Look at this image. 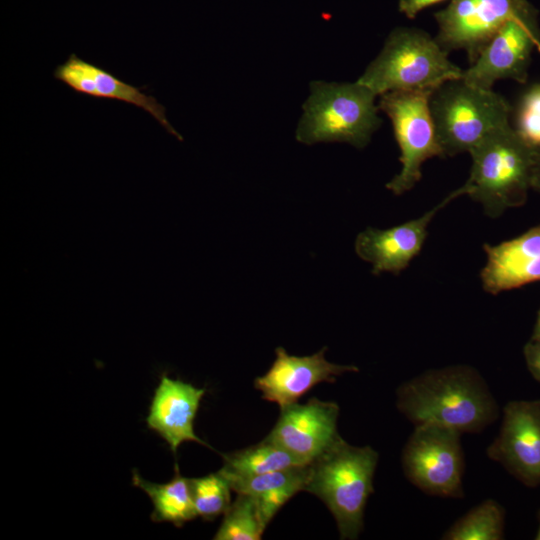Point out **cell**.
<instances>
[{
    "mask_svg": "<svg viewBox=\"0 0 540 540\" xmlns=\"http://www.w3.org/2000/svg\"><path fill=\"white\" fill-rule=\"evenodd\" d=\"M505 511L493 499H486L455 521L442 536L444 540L504 539Z\"/></svg>",
    "mask_w": 540,
    "mask_h": 540,
    "instance_id": "cell-21",
    "label": "cell"
},
{
    "mask_svg": "<svg viewBox=\"0 0 540 540\" xmlns=\"http://www.w3.org/2000/svg\"><path fill=\"white\" fill-rule=\"evenodd\" d=\"M463 195L461 186L417 218L388 229L366 228L356 237V254L372 265L373 274L389 272L398 275L420 253L436 214Z\"/></svg>",
    "mask_w": 540,
    "mask_h": 540,
    "instance_id": "cell-13",
    "label": "cell"
},
{
    "mask_svg": "<svg viewBox=\"0 0 540 540\" xmlns=\"http://www.w3.org/2000/svg\"><path fill=\"white\" fill-rule=\"evenodd\" d=\"M308 465L227 480L234 492L247 494L255 499L261 518L268 525L289 499L304 490L308 477Z\"/></svg>",
    "mask_w": 540,
    "mask_h": 540,
    "instance_id": "cell-18",
    "label": "cell"
},
{
    "mask_svg": "<svg viewBox=\"0 0 540 540\" xmlns=\"http://www.w3.org/2000/svg\"><path fill=\"white\" fill-rule=\"evenodd\" d=\"M398 410L414 425L438 424L480 433L498 419L499 406L480 372L465 364L429 369L402 383Z\"/></svg>",
    "mask_w": 540,
    "mask_h": 540,
    "instance_id": "cell-1",
    "label": "cell"
},
{
    "mask_svg": "<svg viewBox=\"0 0 540 540\" xmlns=\"http://www.w3.org/2000/svg\"><path fill=\"white\" fill-rule=\"evenodd\" d=\"M454 64L428 33L399 27L387 37L378 56L357 80L376 95L392 91H434L447 81L462 77Z\"/></svg>",
    "mask_w": 540,
    "mask_h": 540,
    "instance_id": "cell-4",
    "label": "cell"
},
{
    "mask_svg": "<svg viewBox=\"0 0 540 540\" xmlns=\"http://www.w3.org/2000/svg\"><path fill=\"white\" fill-rule=\"evenodd\" d=\"M531 188L540 193V148L536 149V157L532 172Z\"/></svg>",
    "mask_w": 540,
    "mask_h": 540,
    "instance_id": "cell-27",
    "label": "cell"
},
{
    "mask_svg": "<svg viewBox=\"0 0 540 540\" xmlns=\"http://www.w3.org/2000/svg\"><path fill=\"white\" fill-rule=\"evenodd\" d=\"M402 451L406 478L425 494L462 498L464 453L461 433L438 424L414 426Z\"/></svg>",
    "mask_w": 540,
    "mask_h": 540,
    "instance_id": "cell-8",
    "label": "cell"
},
{
    "mask_svg": "<svg viewBox=\"0 0 540 540\" xmlns=\"http://www.w3.org/2000/svg\"><path fill=\"white\" fill-rule=\"evenodd\" d=\"M469 154L470 174L462 188L487 217L498 218L527 202L536 149L511 124L486 136Z\"/></svg>",
    "mask_w": 540,
    "mask_h": 540,
    "instance_id": "cell-2",
    "label": "cell"
},
{
    "mask_svg": "<svg viewBox=\"0 0 540 540\" xmlns=\"http://www.w3.org/2000/svg\"><path fill=\"white\" fill-rule=\"evenodd\" d=\"M534 6L528 0H451L435 13V37L446 51L463 50L472 64L496 32Z\"/></svg>",
    "mask_w": 540,
    "mask_h": 540,
    "instance_id": "cell-10",
    "label": "cell"
},
{
    "mask_svg": "<svg viewBox=\"0 0 540 540\" xmlns=\"http://www.w3.org/2000/svg\"><path fill=\"white\" fill-rule=\"evenodd\" d=\"M486 261L480 271L485 292H501L540 281V223L498 244H484Z\"/></svg>",
    "mask_w": 540,
    "mask_h": 540,
    "instance_id": "cell-15",
    "label": "cell"
},
{
    "mask_svg": "<svg viewBox=\"0 0 540 540\" xmlns=\"http://www.w3.org/2000/svg\"><path fill=\"white\" fill-rule=\"evenodd\" d=\"M537 520H538V528L535 533L534 539L540 540V509L538 510V513H537Z\"/></svg>",
    "mask_w": 540,
    "mask_h": 540,
    "instance_id": "cell-29",
    "label": "cell"
},
{
    "mask_svg": "<svg viewBox=\"0 0 540 540\" xmlns=\"http://www.w3.org/2000/svg\"><path fill=\"white\" fill-rule=\"evenodd\" d=\"M534 50L540 53V26L535 7L508 20L478 58L463 69L461 78L483 89H493L495 82L503 79L524 84Z\"/></svg>",
    "mask_w": 540,
    "mask_h": 540,
    "instance_id": "cell-9",
    "label": "cell"
},
{
    "mask_svg": "<svg viewBox=\"0 0 540 540\" xmlns=\"http://www.w3.org/2000/svg\"><path fill=\"white\" fill-rule=\"evenodd\" d=\"M204 394V388L172 379L166 373L161 375L154 390L146 423L150 430L167 442L174 454L186 441L210 447L194 431V420Z\"/></svg>",
    "mask_w": 540,
    "mask_h": 540,
    "instance_id": "cell-17",
    "label": "cell"
},
{
    "mask_svg": "<svg viewBox=\"0 0 540 540\" xmlns=\"http://www.w3.org/2000/svg\"><path fill=\"white\" fill-rule=\"evenodd\" d=\"M326 347L310 356L289 355L278 347L276 358L269 370L254 380V387L262 398L279 405L280 409L297 403L309 390L321 382L334 383L345 372H357L354 365H338L328 362L324 356Z\"/></svg>",
    "mask_w": 540,
    "mask_h": 540,
    "instance_id": "cell-14",
    "label": "cell"
},
{
    "mask_svg": "<svg viewBox=\"0 0 540 540\" xmlns=\"http://www.w3.org/2000/svg\"><path fill=\"white\" fill-rule=\"evenodd\" d=\"M532 339L540 340V308L538 309L537 315H536V321L533 327V332L531 335Z\"/></svg>",
    "mask_w": 540,
    "mask_h": 540,
    "instance_id": "cell-28",
    "label": "cell"
},
{
    "mask_svg": "<svg viewBox=\"0 0 540 540\" xmlns=\"http://www.w3.org/2000/svg\"><path fill=\"white\" fill-rule=\"evenodd\" d=\"M514 128L533 148H540V83L531 85L521 95Z\"/></svg>",
    "mask_w": 540,
    "mask_h": 540,
    "instance_id": "cell-24",
    "label": "cell"
},
{
    "mask_svg": "<svg viewBox=\"0 0 540 540\" xmlns=\"http://www.w3.org/2000/svg\"><path fill=\"white\" fill-rule=\"evenodd\" d=\"M53 76L77 93L101 99H112L134 105L148 112L170 134L182 140L166 117V108L155 97L144 93L146 87L128 84L102 67L96 66L72 53L58 65Z\"/></svg>",
    "mask_w": 540,
    "mask_h": 540,
    "instance_id": "cell-16",
    "label": "cell"
},
{
    "mask_svg": "<svg viewBox=\"0 0 540 540\" xmlns=\"http://www.w3.org/2000/svg\"><path fill=\"white\" fill-rule=\"evenodd\" d=\"M266 527L255 499L247 494H237V498L224 513L213 539L259 540Z\"/></svg>",
    "mask_w": 540,
    "mask_h": 540,
    "instance_id": "cell-22",
    "label": "cell"
},
{
    "mask_svg": "<svg viewBox=\"0 0 540 540\" xmlns=\"http://www.w3.org/2000/svg\"><path fill=\"white\" fill-rule=\"evenodd\" d=\"M280 416L265 437L308 465L343 439L337 432L339 406L311 398L280 409Z\"/></svg>",
    "mask_w": 540,
    "mask_h": 540,
    "instance_id": "cell-12",
    "label": "cell"
},
{
    "mask_svg": "<svg viewBox=\"0 0 540 540\" xmlns=\"http://www.w3.org/2000/svg\"><path fill=\"white\" fill-rule=\"evenodd\" d=\"M523 355L529 373L540 383V340L530 338L523 347Z\"/></svg>",
    "mask_w": 540,
    "mask_h": 540,
    "instance_id": "cell-25",
    "label": "cell"
},
{
    "mask_svg": "<svg viewBox=\"0 0 540 540\" xmlns=\"http://www.w3.org/2000/svg\"><path fill=\"white\" fill-rule=\"evenodd\" d=\"M486 454L526 487L540 485V399L505 405L499 433Z\"/></svg>",
    "mask_w": 540,
    "mask_h": 540,
    "instance_id": "cell-11",
    "label": "cell"
},
{
    "mask_svg": "<svg viewBox=\"0 0 540 540\" xmlns=\"http://www.w3.org/2000/svg\"><path fill=\"white\" fill-rule=\"evenodd\" d=\"M222 458L223 466L219 471L226 479L251 477L304 465L266 438L253 446L223 454Z\"/></svg>",
    "mask_w": 540,
    "mask_h": 540,
    "instance_id": "cell-20",
    "label": "cell"
},
{
    "mask_svg": "<svg viewBox=\"0 0 540 540\" xmlns=\"http://www.w3.org/2000/svg\"><path fill=\"white\" fill-rule=\"evenodd\" d=\"M132 483L143 490L151 499L153 511L151 519L154 522H170L176 527H182L185 522L193 520L196 510L191 493L190 479L181 475L177 463L174 477L163 484L145 480L134 470Z\"/></svg>",
    "mask_w": 540,
    "mask_h": 540,
    "instance_id": "cell-19",
    "label": "cell"
},
{
    "mask_svg": "<svg viewBox=\"0 0 540 540\" xmlns=\"http://www.w3.org/2000/svg\"><path fill=\"white\" fill-rule=\"evenodd\" d=\"M429 107L442 157L469 153L486 136L511 124V107L501 94L462 78L436 88Z\"/></svg>",
    "mask_w": 540,
    "mask_h": 540,
    "instance_id": "cell-5",
    "label": "cell"
},
{
    "mask_svg": "<svg viewBox=\"0 0 540 540\" xmlns=\"http://www.w3.org/2000/svg\"><path fill=\"white\" fill-rule=\"evenodd\" d=\"M190 487L197 516L205 521H212L224 514L231 504L232 489L220 471L191 478Z\"/></svg>",
    "mask_w": 540,
    "mask_h": 540,
    "instance_id": "cell-23",
    "label": "cell"
},
{
    "mask_svg": "<svg viewBox=\"0 0 540 540\" xmlns=\"http://www.w3.org/2000/svg\"><path fill=\"white\" fill-rule=\"evenodd\" d=\"M310 91L296 131L302 143L346 142L362 149L382 123L375 105L377 95L358 81H316Z\"/></svg>",
    "mask_w": 540,
    "mask_h": 540,
    "instance_id": "cell-6",
    "label": "cell"
},
{
    "mask_svg": "<svg viewBox=\"0 0 540 540\" xmlns=\"http://www.w3.org/2000/svg\"><path fill=\"white\" fill-rule=\"evenodd\" d=\"M433 91H392L380 95L378 109L391 120L400 149L401 169L386 188L402 195L416 186L423 164L442 157L429 107Z\"/></svg>",
    "mask_w": 540,
    "mask_h": 540,
    "instance_id": "cell-7",
    "label": "cell"
},
{
    "mask_svg": "<svg viewBox=\"0 0 540 540\" xmlns=\"http://www.w3.org/2000/svg\"><path fill=\"white\" fill-rule=\"evenodd\" d=\"M445 0H400L399 11L406 17L413 19L419 12Z\"/></svg>",
    "mask_w": 540,
    "mask_h": 540,
    "instance_id": "cell-26",
    "label": "cell"
},
{
    "mask_svg": "<svg viewBox=\"0 0 540 540\" xmlns=\"http://www.w3.org/2000/svg\"><path fill=\"white\" fill-rule=\"evenodd\" d=\"M378 453L342 440L308 465L304 490L320 498L336 520L341 539H356L363 529L367 500L374 492Z\"/></svg>",
    "mask_w": 540,
    "mask_h": 540,
    "instance_id": "cell-3",
    "label": "cell"
}]
</instances>
